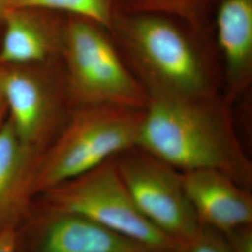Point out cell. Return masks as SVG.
I'll use <instances>...</instances> for the list:
<instances>
[{
    "instance_id": "cell-8",
    "label": "cell",
    "mask_w": 252,
    "mask_h": 252,
    "mask_svg": "<svg viewBox=\"0 0 252 252\" xmlns=\"http://www.w3.org/2000/svg\"><path fill=\"white\" fill-rule=\"evenodd\" d=\"M19 252H159L86 217L36 198L17 229Z\"/></svg>"
},
{
    "instance_id": "cell-4",
    "label": "cell",
    "mask_w": 252,
    "mask_h": 252,
    "mask_svg": "<svg viewBox=\"0 0 252 252\" xmlns=\"http://www.w3.org/2000/svg\"><path fill=\"white\" fill-rule=\"evenodd\" d=\"M144 112L145 109L112 106L72 109L41 159L35 195L136 146Z\"/></svg>"
},
{
    "instance_id": "cell-6",
    "label": "cell",
    "mask_w": 252,
    "mask_h": 252,
    "mask_svg": "<svg viewBox=\"0 0 252 252\" xmlns=\"http://www.w3.org/2000/svg\"><path fill=\"white\" fill-rule=\"evenodd\" d=\"M3 67L8 121L24 144L44 155L73 109L61 58Z\"/></svg>"
},
{
    "instance_id": "cell-9",
    "label": "cell",
    "mask_w": 252,
    "mask_h": 252,
    "mask_svg": "<svg viewBox=\"0 0 252 252\" xmlns=\"http://www.w3.org/2000/svg\"><path fill=\"white\" fill-rule=\"evenodd\" d=\"M64 14L9 8L1 23L0 64L46 63L61 58Z\"/></svg>"
},
{
    "instance_id": "cell-15",
    "label": "cell",
    "mask_w": 252,
    "mask_h": 252,
    "mask_svg": "<svg viewBox=\"0 0 252 252\" xmlns=\"http://www.w3.org/2000/svg\"><path fill=\"white\" fill-rule=\"evenodd\" d=\"M176 252H233L223 234L207 226H200L198 232L188 241L181 243Z\"/></svg>"
},
{
    "instance_id": "cell-18",
    "label": "cell",
    "mask_w": 252,
    "mask_h": 252,
    "mask_svg": "<svg viewBox=\"0 0 252 252\" xmlns=\"http://www.w3.org/2000/svg\"><path fill=\"white\" fill-rule=\"evenodd\" d=\"M8 119V107L4 87V67L0 64V128Z\"/></svg>"
},
{
    "instance_id": "cell-2",
    "label": "cell",
    "mask_w": 252,
    "mask_h": 252,
    "mask_svg": "<svg viewBox=\"0 0 252 252\" xmlns=\"http://www.w3.org/2000/svg\"><path fill=\"white\" fill-rule=\"evenodd\" d=\"M222 95L151 98L136 146L180 172L216 170L252 191V162Z\"/></svg>"
},
{
    "instance_id": "cell-13",
    "label": "cell",
    "mask_w": 252,
    "mask_h": 252,
    "mask_svg": "<svg viewBox=\"0 0 252 252\" xmlns=\"http://www.w3.org/2000/svg\"><path fill=\"white\" fill-rule=\"evenodd\" d=\"M220 0H117L118 9L131 13H153L179 20L207 37Z\"/></svg>"
},
{
    "instance_id": "cell-1",
    "label": "cell",
    "mask_w": 252,
    "mask_h": 252,
    "mask_svg": "<svg viewBox=\"0 0 252 252\" xmlns=\"http://www.w3.org/2000/svg\"><path fill=\"white\" fill-rule=\"evenodd\" d=\"M108 31L150 99L222 95L207 37L179 20L117 8Z\"/></svg>"
},
{
    "instance_id": "cell-17",
    "label": "cell",
    "mask_w": 252,
    "mask_h": 252,
    "mask_svg": "<svg viewBox=\"0 0 252 252\" xmlns=\"http://www.w3.org/2000/svg\"><path fill=\"white\" fill-rule=\"evenodd\" d=\"M0 252H19L17 231L6 230L0 232Z\"/></svg>"
},
{
    "instance_id": "cell-3",
    "label": "cell",
    "mask_w": 252,
    "mask_h": 252,
    "mask_svg": "<svg viewBox=\"0 0 252 252\" xmlns=\"http://www.w3.org/2000/svg\"><path fill=\"white\" fill-rule=\"evenodd\" d=\"M61 61L74 108L112 106L145 109L149 95L123 58L108 29L64 14Z\"/></svg>"
},
{
    "instance_id": "cell-11",
    "label": "cell",
    "mask_w": 252,
    "mask_h": 252,
    "mask_svg": "<svg viewBox=\"0 0 252 252\" xmlns=\"http://www.w3.org/2000/svg\"><path fill=\"white\" fill-rule=\"evenodd\" d=\"M183 185L200 225L221 234L252 224V191L216 170L181 172Z\"/></svg>"
},
{
    "instance_id": "cell-19",
    "label": "cell",
    "mask_w": 252,
    "mask_h": 252,
    "mask_svg": "<svg viewBox=\"0 0 252 252\" xmlns=\"http://www.w3.org/2000/svg\"><path fill=\"white\" fill-rule=\"evenodd\" d=\"M7 9H8L7 0H0V24L2 23L4 14H5Z\"/></svg>"
},
{
    "instance_id": "cell-12",
    "label": "cell",
    "mask_w": 252,
    "mask_h": 252,
    "mask_svg": "<svg viewBox=\"0 0 252 252\" xmlns=\"http://www.w3.org/2000/svg\"><path fill=\"white\" fill-rule=\"evenodd\" d=\"M42 157L20 140L7 119L0 128V232L17 231L27 219Z\"/></svg>"
},
{
    "instance_id": "cell-10",
    "label": "cell",
    "mask_w": 252,
    "mask_h": 252,
    "mask_svg": "<svg viewBox=\"0 0 252 252\" xmlns=\"http://www.w3.org/2000/svg\"><path fill=\"white\" fill-rule=\"evenodd\" d=\"M212 28L222 61L221 94L232 107L252 87V0H220Z\"/></svg>"
},
{
    "instance_id": "cell-5",
    "label": "cell",
    "mask_w": 252,
    "mask_h": 252,
    "mask_svg": "<svg viewBox=\"0 0 252 252\" xmlns=\"http://www.w3.org/2000/svg\"><path fill=\"white\" fill-rule=\"evenodd\" d=\"M47 207L86 217L100 225L159 252H176L180 243L152 224L132 198L114 157L36 195Z\"/></svg>"
},
{
    "instance_id": "cell-16",
    "label": "cell",
    "mask_w": 252,
    "mask_h": 252,
    "mask_svg": "<svg viewBox=\"0 0 252 252\" xmlns=\"http://www.w3.org/2000/svg\"><path fill=\"white\" fill-rule=\"evenodd\" d=\"M233 252H252V224L239 226L223 234Z\"/></svg>"
},
{
    "instance_id": "cell-20",
    "label": "cell",
    "mask_w": 252,
    "mask_h": 252,
    "mask_svg": "<svg viewBox=\"0 0 252 252\" xmlns=\"http://www.w3.org/2000/svg\"><path fill=\"white\" fill-rule=\"evenodd\" d=\"M0 36H1V24H0Z\"/></svg>"
},
{
    "instance_id": "cell-7",
    "label": "cell",
    "mask_w": 252,
    "mask_h": 252,
    "mask_svg": "<svg viewBox=\"0 0 252 252\" xmlns=\"http://www.w3.org/2000/svg\"><path fill=\"white\" fill-rule=\"evenodd\" d=\"M114 160L136 207L152 224L180 244L198 232L201 225L181 172L137 146L119 153Z\"/></svg>"
},
{
    "instance_id": "cell-14",
    "label": "cell",
    "mask_w": 252,
    "mask_h": 252,
    "mask_svg": "<svg viewBox=\"0 0 252 252\" xmlns=\"http://www.w3.org/2000/svg\"><path fill=\"white\" fill-rule=\"evenodd\" d=\"M8 8H36L90 19L109 29L117 0H7Z\"/></svg>"
}]
</instances>
